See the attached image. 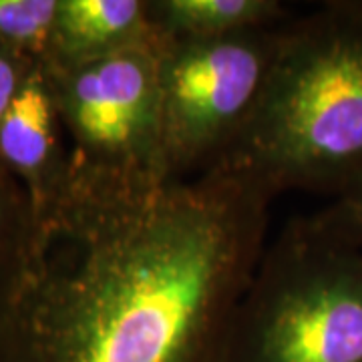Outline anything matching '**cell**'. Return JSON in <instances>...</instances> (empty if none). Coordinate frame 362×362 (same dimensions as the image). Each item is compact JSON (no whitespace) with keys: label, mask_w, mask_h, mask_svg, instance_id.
I'll use <instances>...</instances> for the list:
<instances>
[{"label":"cell","mask_w":362,"mask_h":362,"mask_svg":"<svg viewBox=\"0 0 362 362\" xmlns=\"http://www.w3.org/2000/svg\"><path fill=\"white\" fill-rule=\"evenodd\" d=\"M274 194L242 171L73 185L0 294V362H230Z\"/></svg>","instance_id":"obj_1"},{"label":"cell","mask_w":362,"mask_h":362,"mask_svg":"<svg viewBox=\"0 0 362 362\" xmlns=\"http://www.w3.org/2000/svg\"><path fill=\"white\" fill-rule=\"evenodd\" d=\"M218 168L274 197L334 195L362 173V0H328L280 26L264 97Z\"/></svg>","instance_id":"obj_2"},{"label":"cell","mask_w":362,"mask_h":362,"mask_svg":"<svg viewBox=\"0 0 362 362\" xmlns=\"http://www.w3.org/2000/svg\"><path fill=\"white\" fill-rule=\"evenodd\" d=\"M230 362H362V250L290 221L240 302Z\"/></svg>","instance_id":"obj_3"},{"label":"cell","mask_w":362,"mask_h":362,"mask_svg":"<svg viewBox=\"0 0 362 362\" xmlns=\"http://www.w3.org/2000/svg\"><path fill=\"white\" fill-rule=\"evenodd\" d=\"M282 25L220 39L159 42V113L169 181L204 175L230 153L264 97Z\"/></svg>","instance_id":"obj_4"},{"label":"cell","mask_w":362,"mask_h":362,"mask_svg":"<svg viewBox=\"0 0 362 362\" xmlns=\"http://www.w3.org/2000/svg\"><path fill=\"white\" fill-rule=\"evenodd\" d=\"M157 47L49 71L71 151L73 185L137 189L169 181L163 168Z\"/></svg>","instance_id":"obj_5"},{"label":"cell","mask_w":362,"mask_h":362,"mask_svg":"<svg viewBox=\"0 0 362 362\" xmlns=\"http://www.w3.org/2000/svg\"><path fill=\"white\" fill-rule=\"evenodd\" d=\"M0 168L25 192L35 230L65 206L71 151L47 66L37 63L0 119Z\"/></svg>","instance_id":"obj_6"},{"label":"cell","mask_w":362,"mask_h":362,"mask_svg":"<svg viewBox=\"0 0 362 362\" xmlns=\"http://www.w3.org/2000/svg\"><path fill=\"white\" fill-rule=\"evenodd\" d=\"M159 42L147 0H57L42 65L69 71Z\"/></svg>","instance_id":"obj_7"},{"label":"cell","mask_w":362,"mask_h":362,"mask_svg":"<svg viewBox=\"0 0 362 362\" xmlns=\"http://www.w3.org/2000/svg\"><path fill=\"white\" fill-rule=\"evenodd\" d=\"M159 40L232 37L274 28L292 11L280 0H147Z\"/></svg>","instance_id":"obj_8"},{"label":"cell","mask_w":362,"mask_h":362,"mask_svg":"<svg viewBox=\"0 0 362 362\" xmlns=\"http://www.w3.org/2000/svg\"><path fill=\"white\" fill-rule=\"evenodd\" d=\"M57 0H0V51L42 63Z\"/></svg>","instance_id":"obj_9"},{"label":"cell","mask_w":362,"mask_h":362,"mask_svg":"<svg viewBox=\"0 0 362 362\" xmlns=\"http://www.w3.org/2000/svg\"><path fill=\"white\" fill-rule=\"evenodd\" d=\"M33 238L35 223L25 192L0 168V294L23 268Z\"/></svg>","instance_id":"obj_10"},{"label":"cell","mask_w":362,"mask_h":362,"mask_svg":"<svg viewBox=\"0 0 362 362\" xmlns=\"http://www.w3.org/2000/svg\"><path fill=\"white\" fill-rule=\"evenodd\" d=\"M306 218L326 235L362 250V173L337 192L328 206Z\"/></svg>","instance_id":"obj_11"},{"label":"cell","mask_w":362,"mask_h":362,"mask_svg":"<svg viewBox=\"0 0 362 362\" xmlns=\"http://www.w3.org/2000/svg\"><path fill=\"white\" fill-rule=\"evenodd\" d=\"M37 61H28L16 54L0 51V119L11 107L13 99L18 95L21 87L35 69Z\"/></svg>","instance_id":"obj_12"}]
</instances>
